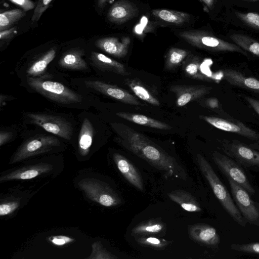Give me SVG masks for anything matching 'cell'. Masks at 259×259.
<instances>
[{"mask_svg": "<svg viewBox=\"0 0 259 259\" xmlns=\"http://www.w3.org/2000/svg\"><path fill=\"white\" fill-rule=\"evenodd\" d=\"M185 71L187 75L196 79L209 80L210 79L200 70L199 63L193 60L188 63L185 67Z\"/></svg>", "mask_w": 259, "mask_h": 259, "instance_id": "34", "label": "cell"}, {"mask_svg": "<svg viewBox=\"0 0 259 259\" xmlns=\"http://www.w3.org/2000/svg\"><path fill=\"white\" fill-rule=\"evenodd\" d=\"M27 82L36 92L61 104H70L79 103L82 101L79 95L58 82L29 76Z\"/></svg>", "mask_w": 259, "mask_h": 259, "instance_id": "3", "label": "cell"}, {"mask_svg": "<svg viewBox=\"0 0 259 259\" xmlns=\"http://www.w3.org/2000/svg\"><path fill=\"white\" fill-rule=\"evenodd\" d=\"M208 106L213 108H219V102L216 99H211L208 101Z\"/></svg>", "mask_w": 259, "mask_h": 259, "instance_id": "44", "label": "cell"}, {"mask_svg": "<svg viewBox=\"0 0 259 259\" xmlns=\"http://www.w3.org/2000/svg\"><path fill=\"white\" fill-rule=\"evenodd\" d=\"M94 127L85 117L82 123L78 137V150L80 155L85 156L90 152L94 137Z\"/></svg>", "mask_w": 259, "mask_h": 259, "instance_id": "25", "label": "cell"}, {"mask_svg": "<svg viewBox=\"0 0 259 259\" xmlns=\"http://www.w3.org/2000/svg\"><path fill=\"white\" fill-rule=\"evenodd\" d=\"M249 146L250 147H251V148L259 151V143H258L255 142L253 144H250L249 145Z\"/></svg>", "mask_w": 259, "mask_h": 259, "instance_id": "47", "label": "cell"}, {"mask_svg": "<svg viewBox=\"0 0 259 259\" xmlns=\"http://www.w3.org/2000/svg\"><path fill=\"white\" fill-rule=\"evenodd\" d=\"M233 199L246 223L259 226V203L254 201L243 188L232 180L227 178Z\"/></svg>", "mask_w": 259, "mask_h": 259, "instance_id": "7", "label": "cell"}, {"mask_svg": "<svg viewBox=\"0 0 259 259\" xmlns=\"http://www.w3.org/2000/svg\"><path fill=\"white\" fill-rule=\"evenodd\" d=\"M202 1L208 8L209 9L212 8L214 3V0H202Z\"/></svg>", "mask_w": 259, "mask_h": 259, "instance_id": "45", "label": "cell"}, {"mask_svg": "<svg viewBox=\"0 0 259 259\" xmlns=\"http://www.w3.org/2000/svg\"><path fill=\"white\" fill-rule=\"evenodd\" d=\"M152 14L156 18L174 24H181L187 22L190 15L183 12L166 9H154Z\"/></svg>", "mask_w": 259, "mask_h": 259, "instance_id": "27", "label": "cell"}, {"mask_svg": "<svg viewBox=\"0 0 259 259\" xmlns=\"http://www.w3.org/2000/svg\"><path fill=\"white\" fill-rule=\"evenodd\" d=\"M166 225L158 219H151L137 225L132 230V235L142 236L157 235L165 233Z\"/></svg>", "mask_w": 259, "mask_h": 259, "instance_id": "23", "label": "cell"}, {"mask_svg": "<svg viewBox=\"0 0 259 259\" xmlns=\"http://www.w3.org/2000/svg\"><path fill=\"white\" fill-rule=\"evenodd\" d=\"M188 55V52L177 48H171L168 51L165 60V67L172 69L179 66Z\"/></svg>", "mask_w": 259, "mask_h": 259, "instance_id": "31", "label": "cell"}, {"mask_svg": "<svg viewBox=\"0 0 259 259\" xmlns=\"http://www.w3.org/2000/svg\"><path fill=\"white\" fill-rule=\"evenodd\" d=\"M179 36L190 44L202 49L213 52H232L246 56L247 54L235 44L230 43L202 31H184Z\"/></svg>", "mask_w": 259, "mask_h": 259, "instance_id": "5", "label": "cell"}, {"mask_svg": "<svg viewBox=\"0 0 259 259\" xmlns=\"http://www.w3.org/2000/svg\"><path fill=\"white\" fill-rule=\"evenodd\" d=\"M92 251L89 259H115L118 257L108 251L100 241H96L92 245Z\"/></svg>", "mask_w": 259, "mask_h": 259, "instance_id": "33", "label": "cell"}, {"mask_svg": "<svg viewBox=\"0 0 259 259\" xmlns=\"http://www.w3.org/2000/svg\"><path fill=\"white\" fill-rule=\"evenodd\" d=\"M126 84L140 99L156 106L160 105L158 100L137 79H126Z\"/></svg>", "mask_w": 259, "mask_h": 259, "instance_id": "28", "label": "cell"}, {"mask_svg": "<svg viewBox=\"0 0 259 259\" xmlns=\"http://www.w3.org/2000/svg\"><path fill=\"white\" fill-rule=\"evenodd\" d=\"M20 205L19 200H12L1 202L0 204V216L4 217L11 214L16 210Z\"/></svg>", "mask_w": 259, "mask_h": 259, "instance_id": "37", "label": "cell"}, {"mask_svg": "<svg viewBox=\"0 0 259 259\" xmlns=\"http://www.w3.org/2000/svg\"><path fill=\"white\" fill-rule=\"evenodd\" d=\"M27 116L32 123L38 125L49 133L68 140L72 138V124L61 117L31 112L27 113Z\"/></svg>", "mask_w": 259, "mask_h": 259, "instance_id": "10", "label": "cell"}, {"mask_svg": "<svg viewBox=\"0 0 259 259\" xmlns=\"http://www.w3.org/2000/svg\"><path fill=\"white\" fill-rule=\"evenodd\" d=\"M210 89L209 87L203 85H177L171 86L170 91L174 92L176 95L177 105L182 107L206 94Z\"/></svg>", "mask_w": 259, "mask_h": 259, "instance_id": "17", "label": "cell"}, {"mask_svg": "<svg viewBox=\"0 0 259 259\" xmlns=\"http://www.w3.org/2000/svg\"><path fill=\"white\" fill-rule=\"evenodd\" d=\"M52 169V165L48 163H38L23 167L2 175L0 177V182L31 179L42 174L48 173Z\"/></svg>", "mask_w": 259, "mask_h": 259, "instance_id": "15", "label": "cell"}, {"mask_svg": "<svg viewBox=\"0 0 259 259\" xmlns=\"http://www.w3.org/2000/svg\"><path fill=\"white\" fill-rule=\"evenodd\" d=\"M16 28L12 27L11 28L7 29L0 31V39L1 41L6 40L10 38L16 33Z\"/></svg>", "mask_w": 259, "mask_h": 259, "instance_id": "41", "label": "cell"}, {"mask_svg": "<svg viewBox=\"0 0 259 259\" xmlns=\"http://www.w3.org/2000/svg\"><path fill=\"white\" fill-rule=\"evenodd\" d=\"M108 0H97V4L99 7H103Z\"/></svg>", "mask_w": 259, "mask_h": 259, "instance_id": "46", "label": "cell"}, {"mask_svg": "<svg viewBox=\"0 0 259 259\" xmlns=\"http://www.w3.org/2000/svg\"><path fill=\"white\" fill-rule=\"evenodd\" d=\"M130 42L131 39L128 36L123 37L121 39L115 37H106L97 39L95 45L109 54L122 58L127 55Z\"/></svg>", "mask_w": 259, "mask_h": 259, "instance_id": "16", "label": "cell"}, {"mask_svg": "<svg viewBox=\"0 0 259 259\" xmlns=\"http://www.w3.org/2000/svg\"><path fill=\"white\" fill-rule=\"evenodd\" d=\"M214 127L221 130L237 134L259 142V133L236 119L228 120L220 117L201 116L200 117Z\"/></svg>", "mask_w": 259, "mask_h": 259, "instance_id": "11", "label": "cell"}, {"mask_svg": "<svg viewBox=\"0 0 259 259\" xmlns=\"http://www.w3.org/2000/svg\"><path fill=\"white\" fill-rule=\"evenodd\" d=\"M135 240L140 245L155 249H163L170 244V242L165 239L153 236H136Z\"/></svg>", "mask_w": 259, "mask_h": 259, "instance_id": "32", "label": "cell"}, {"mask_svg": "<svg viewBox=\"0 0 259 259\" xmlns=\"http://www.w3.org/2000/svg\"><path fill=\"white\" fill-rule=\"evenodd\" d=\"M79 188L91 200L106 207L119 205L121 200L106 183L95 179H83L78 183Z\"/></svg>", "mask_w": 259, "mask_h": 259, "instance_id": "6", "label": "cell"}, {"mask_svg": "<svg viewBox=\"0 0 259 259\" xmlns=\"http://www.w3.org/2000/svg\"><path fill=\"white\" fill-rule=\"evenodd\" d=\"M245 99L259 116V100L248 96H245Z\"/></svg>", "mask_w": 259, "mask_h": 259, "instance_id": "42", "label": "cell"}, {"mask_svg": "<svg viewBox=\"0 0 259 259\" xmlns=\"http://www.w3.org/2000/svg\"><path fill=\"white\" fill-rule=\"evenodd\" d=\"M212 158L220 171L227 178L230 179L243 188L250 195L255 192L243 168L234 159L225 154L214 151Z\"/></svg>", "mask_w": 259, "mask_h": 259, "instance_id": "8", "label": "cell"}, {"mask_svg": "<svg viewBox=\"0 0 259 259\" xmlns=\"http://www.w3.org/2000/svg\"><path fill=\"white\" fill-rule=\"evenodd\" d=\"M113 159L116 166L124 178L138 190L143 191L144 185L140 172L132 163L123 155L115 153Z\"/></svg>", "mask_w": 259, "mask_h": 259, "instance_id": "14", "label": "cell"}, {"mask_svg": "<svg viewBox=\"0 0 259 259\" xmlns=\"http://www.w3.org/2000/svg\"><path fill=\"white\" fill-rule=\"evenodd\" d=\"M91 59L93 64L100 70L110 71L122 75H129L131 74L126 70L124 65L102 53L92 52Z\"/></svg>", "mask_w": 259, "mask_h": 259, "instance_id": "20", "label": "cell"}, {"mask_svg": "<svg viewBox=\"0 0 259 259\" xmlns=\"http://www.w3.org/2000/svg\"><path fill=\"white\" fill-rule=\"evenodd\" d=\"M84 83L88 88L123 103L133 105H141V102L135 96L126 90L116 85L108 84L99 80H86Z\"/></svg>", "mask_w": 259, "mask_h": 259, "instance_id": "12", "label": "cell"}, {"mask_svg": "<svg viewBox=\"0 0 259 259\" xmlns=\"http://www.w3.org/2000/svg\"><path fill=\"white\" fill-rule=\"evenodd\" d=\"M84 51L80 49H73L66 52L59 61V65L64 68L72 70H84L88 68L82 56Z\"/></svg>", "mask_w": 259, "mask_h": 259, "instance_id": "22", "label": "cell"}, {"mask_svg": "<svg viewBox=\"0 0 259 259\" xmlns=\"http://www.w3.org/2000/svg\"><path fill=\"white\" fill-rule=\"evenodd\" d=\"M111 125L122 146L160 170L165 177L187 179L182 165L146 136L121 123H112Z\"/></svg>", "mask_w": 259, "mask_h": 259, "instance_id": "1", "label": "cell"}, {"mask_svg": "<svg viewBox=\"0 0 259 259\" xmlns=\"http://www.w3.org/2000/svg\"><path fill=\"white\" fill-rule=\"evenodd\" d=\"M56 54V51L54 48L48 50L28 68L27 74L31 77H36L42 74L48 65L54 60Z\"/></svg>", "mask_w": 259, "mask_h": 259, "instance_id": "26", "label": "cell"}, {"mask_svg": "<svg viewBox=\"0 0 259 259\" xmlns=\"http://www.w3.org/2000/svg\"><path fill=\"white\" fill-rule=\"evenodd\" d=\"M224 153L247 170L259 171V151L237 140L220 141Z\"/></svg>", "mask_w": 259, "mask_h": 259, "instance_id": "4", "label": "cell"}, {"mask_svg": "<svg viewBox=\"0 0 259 259\" xmlns=\"http://www.w3.org/2000/svg\"><path fill=\"white\" fill-rule=\"evenodd\" d=\"M116 115L123 119L135 123L159 130H170L171 126L165 122L146 116L144 115L119 112Z\"/></svg>", "mask_w": 259, "mask_h": 259, "instance_id": "24", "label": "cell"}, {"mask_svg": "<svg viewBox=\"0 0 259 259\" xmlns=\"http://www.w3.org/2000/svg\"><path fill=\"white\" fill-rule=\"evenodd\" d=\"M53 0H37L34 9L31 20L32 22H37L42 14L49 7Z\"/></svg>", "mask_w": 259, "mask_h": 259, "instance_id": "38", "label": "cell"}, {"mask_svg": "<svg viewBox=\"0 0 259 259\" xmlns=\"http://www.w3.org/2000/svg\"><path fill=\"white\" fill-rule=\"evenodd\" d=\"M60 145V140L55 137L47 135L35 136L22 144L12 158L10 163L49 152Z\"/></svg>", "mask_w": 259, "mask_h": 259, "instance_id": "9", "label": "cell"}, {"mask_svg": "<svg viewBox=\"0 0 259 259\" xmlns=\"http://www.w3.org/2000/svg\"><path fill=\"white\" fill-rule=\"evenodd\" d=\"M12 137V133L9 132H3L0 133V146L3 145L9 142Z\"/></svg>", "mask_w": 259, "mask_h": 259, "instance_id": "43", "label": "cell"}, {"mask_svg": "<svg viewBox=\"0 0 259 259\" xmlns=\"http://www.w3.org/2000/svg\"><path fill=\"white\" fill-rule=\"evenodd\" d=\"M249 1H252V2H256V1H258V0H249Z\"/></svg>", "mask_w": 259, "mask_h": 259, "instance_id": "48", "label": "cell"}, {"mask_svg": "<svg viewBox=\"0 0 259 259\" xmlns=\"http://www.w3.org/2000/svg\"><path fill=\"white\" fill-rule=\"evenodd\" d=\"M20 6L24 11H28L34 9L35 4L31 0H8Z\"/></svg>", "mask_w": 259, "mask_h": 259, "instance_id": "40", "label": "cell"}, {"mask_svg": "<svg viewBox=\"0 0 259 259\" xmlns=\"http://www.w3.org/2000/svg\"><path fill=\"white\" fill-rule=\"evenodd\" d=\"M167 195L172 201L187 211L200 212L202 210L194 196L186 191L176 190L169 192Z\"/></svg>", "mask_w": 259, "mask_h": 259, "instance_id": "21", "label": "cell"}, {"mask_svg": "<svg viewBox=\"0 0 259 259\" xmlns=\"http://www.w3.org/2000/svg\"><path fill=\"white\" fill-rule=\"evenodd\" d=\"M197 161L201 172L223 207L236 223L241 227H244L246 224V221L237 207L230 193L211 165L201 154L197 155Z\"/></svg>", "mask_w": 259, "mask_h": 259, "instance_id": "2", "label": "cell"}, {"mask_svg": "<svg viewBox=\"0 0 259 259\" xmlns=\"http://www.w3.org/2000/svg\"><path fill=\"white\" fill-rule=\"evenodd\" d=\"M48 240L56 246H63L74 241V239L64 235L52 236Z\"/></svg>", "mask_w": 259, "mask_h": 259, "instance_id": "39", "label": "cell"}, {"mask_svg": "<svg viewBox=\"0 0 259 259\" xmlns=\"http://www.w3.org/2000/svg\"><path fill=\"white\" fill-rule=\"evenodd\" d=\"M26 15L25 11L20 9L6 11L0 14V31L7 29L17 22Z\"/></svg>", "mask_w": 259, "mask_h": 259, "instance_id": "30", "label": "cell"}, {"mask_svg": "<svg viewBox=\"0 0 259 259\" xmlns=\"http://www.w3.org/2000/svg\"><path fill=\"white\" fill-rule=\"evenodd\" d=\"M229 37L242 49L259 58V42L244 34L234 33Z\"/></svg>", "mask_w": 259, "mask_h": 259, "instance_id": "29", "label": "cell"}, {"mask_svg": "<svg viewBox=\"0 0 259 259\" xmlns=\"http://www.w3.org/2000/svg\"><path fill=\"white\" fill-rule=\"evenodd\" d=\"M188 232L191 239L203 245L217 247L220 243V238L216 229L206 224L197 223L189 225Z\"/></svg>", "mask_w": 259, "mask_h": 259, "instance_id": "13", "label": "cell"}, {"mask_svg": "<svg viewBox=\"0 0 259 259\" xmlns=\"http://www.w3.org/2000/svg\"><path fill=\"white\" fill-rule=\"evenodd\" d=\"M231 249L245 253L259 254V242H251L246 244H232Z\"/></svg>", "mask_w": 259, "mask_h": 259, "instance_id": "36", "label": "cell"}, {"mask_svg": "<svg viewBox=\"0 0 259 259\" xmlns=\"http://www.w3.org/2000/svg\"><path fill=\"white\" fill-rule=\"evenodd\" d=\"M138 10L130 2L121 0L115 3L107 14L108 20L113 23L120 24L136 17Z\"/></svg>", "mask_w": 259, "mask_h": 259, "instance_id": "18", "label": "cell"}, {"mask_svg": "<svg viewBox=\"0 0 259 259\" xmlns=\"http://www.w3.org/2000/svg\"><path fill=\"white\" fill-rule=\"evenodd\" d=\"M223 77L229 84L259 94V80L244 75L232 69L223 71Z\"/></svg>", "mask_w": 259, "mask_h": 259, "instance_id": "19", "label": "cell"}, {"mask_svg": "<svg viewBox=\"0 0 259 259\" xmlns=\"http://www.w3.org/2000/svg\"><path fill=\"white\" fill-rule=\"evenodd\" d=\"M235 14L241 21L259 30V14L253 12L246 13L236 12Z\"/></svg>", "mask_w": 259, "mask_h": 259, "instance_id": "35", "label": "cell"}]
</instances>
